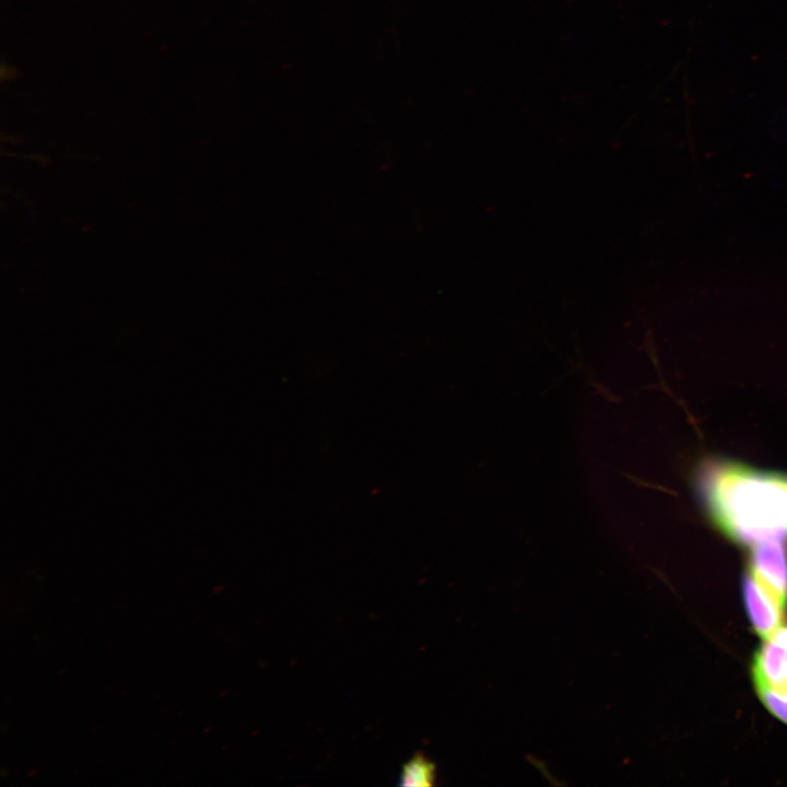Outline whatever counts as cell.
Instances as JSON below:
<instances>
[{"mask_svg":"<svg viewBox=\"0 0 787 787\" xmlns=\"http://www.w3.org/2000/svg\"><path fill=\"white\" fill-rule=\"evenodd\" d=\"M698 483L710 519L727 536L754 544L787 537V475L715 461Z\"/></svg>","mask_w":787,"mask_h":787,"instance_id":"obj_1","label":"cell"},{"mask_svg":"<svg viewBox=\"0 0 787 787\" xmlns=\"http://www.w3.org/2000/svg\"><path fill=\"white\" fill-rule=\"evenodd\" d=\"M750 575L780 604L787 603V551L783 540L755 543Z\"/></svg>","mask_w":787,"mask_h":787,"instance_id":"obj_2","label":"cell"},{"mask_svg":"<svg viewBox=\"0 0 787 787\" xmlns=\"http://www.w3.org/2000/svg\"><path fill=\"white\" fill-rule=\"evenodd\" d=\"M435 764L423 754H415L402 768L400 785L427 787L435 782Z\"/></svg>","mask_w":787,"mask_h":787,"instance_id":"obj_5","label":"cell"},{"mask_svg":"<svg viewBox=\"0 0 787 787\" xmlns=\"http://www.w3.org/2000/svg\"><path fill=\"white\" fill-rule=\"evenodd\" d=\"M754 659L756 688L787 694V627L773 633Z\"/></svg>","mask_w":787,"mask_h":787,"instance_id":"obj_3","label":"cell"},{"mask_svg":"<svg viewBox=\"0 0 787 787\" xmlns=\"http://www.w3.org/2000/svg\"><path fill=\"white\" fill-rule=\"evenodd\" d=\"M744 601L754 630L764 638L782 627L785 609L775 598L767 594L751 576L744 580Z\"/></svg>","mask_w":787,"mask_h":787,"instance_id":"obj_4","label":"cell"},{"mask_svg":"<svg viewBox=\"0 0 787 787\" xmlns=\"http://www.w3.org/2000/svg\"><path fill=\"white\" fill-rule=\"evenodd\" d=\"M760 697L768 710L787 724V694L776 693L765 688H756Z\"/></svg>","mask_w":787,"mask_h":787,"instance_id":"obj_6","label":"cell"}]
</instances>
